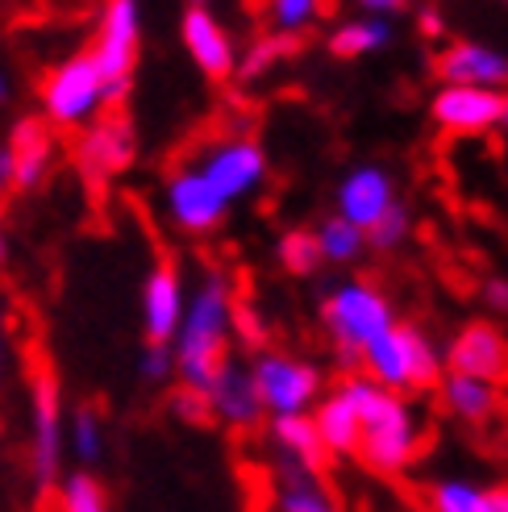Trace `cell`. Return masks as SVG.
I'll return each mask as SVG.
<instances>
[{"label": "cell", "mask_w": 508, "mask_h": 512, "mask_svg": "<svg viewBox=\"0 0 508 512\" xmlns=\"http://www.w3.org/2000/svg\"><path fill=\"white\" fill-rule=\"evenodd\" d=\"M434 75H438V84L508 92V55L500 46H488V42L454 38L434 55Z\"/></svg>", "instance_id": "cell-17"}, {"label": "cell", "mask_w": 508, "mask_h": 512, "mask_svg": "<svg viewBox=\"0 0 508 512\" xmlns=\"http://www.w3.org/2000/svg\"><path fill=\"white\" fill-rule=\"evenodd\" d=\"M38 105H42V121L50 125V130L84 134L92 121L105 117L109 96H105V80H100V67L88 55V46L71 50L67 59H59L42 75Z\"/></svg>", "instance_id": "cell-6"}, {"label": "cell", "mask_w": 508, "mask_h": 512, "mask_svg": "<svg viewBox=\"0 0 508 512\" xmlns=\"http://www.w3.org/2000/svg\"><path fill=\"white\" fill-rule=\"evenodd\" d=\"M209 413L217 425L225 429H254L263 425V400H259V388H254V375H250V363H238V358H225L221 371L213 375L209 383Z\"/></svg>", "instance_id": "cell-19"}, {"label": "cell", "mask_w": 508, "mask_h": 512, "mask_svg": "<svg viewBox=\"0 0 508 512\" xmlns=\"http://www.w3.org/2000/svg\"><path fill=\"white\" fill-rule=\"evenodd\" d=\"M438 404H442V413L454 417L459 425H488L500 413V388L488 379L446 371L438 383Z\"/></svg>", "instance_id": "cell-21"}, {"label": "cell", "mask_w": 508, "mask_h": 512, "mask_svg": "<svg viewBox=\"0 0 508 512\" xmlns=\"http://www.w3.org/2000/svg\"><path fill=\"white\" fill-rule=\"evenodd\" d=\"M0 234H5V204H0Z\"/></svg>", "instance_id": "cell-43"}, {"label": "cell", "mask_w": 508, "mask_h": 512, "mask_svg": "<svg viewBox=\"0 0 508 512\" xmlns=\"http://www.w3.org/2000/svg\"><path fill=\"white\" fill-rule=\"evenodd\" d=\"M446 371L459 375H475L488 383H508V334L496 321H467L450 334V342L442 346Z\"/></svg>", "instance_id": "cell-15"}, {"label": "cell", "mask_w": 508, "mask_h": 512, "mask_svg": "<svg viewBox=\"0 0 508 512\" xmlns=\"http://www.w3.org/2000/svg\"><path fill=\"white\" fill-rule=\"evenodd\" d=\"M9 100H13V75L5 63H0V105H9Z\"/></svg>", "instance_id": "cell-39"}, {"label": "cell", "mask_w": 508, "mask_h": 512, "mask_svg": "<svg viewBox=\"0 0 508 512\" xmlns=\"http://www.w3.org/2000/svg\"><path fill=\"white\" fill-rule=\"evenodd\" d=\"M55 512H113V500L96 471H67L55 488Z\"/></svg>", "instance_id": "cell-29"}, {"label": "cell", "mask_w": 508, "mask_h": 512, "mask_svg": "<svg viewBox=\"0 0 508 512\" xmlns=\"http://www.w3.org/2000/svg\"><path fill=\"white\" fill-rule=\"evenodd\" d=\"M5 354H9L5 350V329H0V375H5Z\"/></svg>", "instance_id": "cell-41"}, {"label": "cell", "mask_w": 508, "mask_h": 512, "mask_svg": "<svg viewBox=\"0 0 508 512\" xmlns=\"http://www.w3.org/2000/svg\"><path fill=\"white\" fill-rule=\"evenodd\" d=\"M479 300H484L488 313L508 317V275H488L484 284H479Z\"/></svg>", "instance_id": "cell-35"}, {"label": "cell", "mask_w": 508, "mask_h": 512, "mask_svg": "<svg viewBox=\"0 0 508 512\" xmlns=\"http://www.w3.org/2000/svg\"><path fill=\"white\" fill-rule=\"evenodd\" d=\"M13 192V155H9V146L0 142V196Z\"/></svg>", "instance_id": "cell-38"}, {"label": "cell", "mask_w": 508, "mask_h": 512, "mask_svg": "<svg viewBox=\"0 0 508 512\" xmlns=\"http://www.w3.org/2000/svg\"><path fill=\"white\" fill-rule=\"evenodd\" d=\"M400 204V192H396V175L384 167V163H354L346 167V175L338 179L334 188V213L346 217L354 229H367L379 225L392 209Z\"/></svg>", "instance_id": "cell-14"}, {"label": "cell", "mask_w": 508, "mask_h": 512, "mask_svg": "<svg viewBox=\"0 0 508 512\" xmlns=\"http://www.w3.org/2000/svg\"><path fill=\"white\" fill-rule=\"evenodd\" d=\"M263 17H267V25H271V34L304 38V34L313 30V25H321L325 5H321V0H271Z\"/></svg>", "instance_id": "cell-31"}, {"label": "cell", "mask_w": 508, "mask_h": 512, "mask_svg": "<svg viewBox=\"0 0 508 512\" xmlns=\"http://www.w3.org/2000/svg\"><path fill=\"white\" fill-rule=\"evenodd\" d=\"M508 92L492 88H463V84H438L425 100V117L434 130L454 138H479L504 125Z\"/></svg>", "instance_id": "cell-11"}, {"label": "cell", "mask_w": 508, "mask_h": 512, "mask_svg": "<svg viewBox=\"0 0 508 512\" xmlns=\"http://www.w3.org/2000/svg\"><path fill=\"white\" fill-rule=\"evenodd\" d=\"M180 46L188 50L192 67L213 84H230L238 75L242 46L234 42L230 25H225L209 5H188L180 13Z\"/></svg>", "instance_id": "cell-13"}, {"label": "cell", "mask_w": 508, "mask_h": 512, "mask_svg": "<svg viewBox=\"0 0 508 512\" xmlns=\"http://www.w3.org/2000/svg\"><path fill=\"white\" fill-rule=\"evenodd\" d=\"M317 321H321V334L329 338V346H334L338 363L359 367L363 350L375 338H384L400 317H396V304L384 288L371 284V279L350 275V279H338V284L321 296Z\"/></svg>", "instance_id": "cell-3"}, {"label": "cell", "mask_w": 508, "mask_h": 512, "mask_svg": "<svg viewBox=\"0 0 508 512\" xmlns=\"http://www.w3.org/2000/svg\"><path fill=\"white\" fill-rule=\"evenodd\" d=\"M334 392L354 408V417H359V425H363V450H359L363 463L371 471H379V475L409 471L417 450H421V417H417V408L404 396H396V392H384L363 371L346 375Z\"/></svg>", "instance_id": "cell-2"}, {"label": "cell", "mask_w": 508, "mask_h": 512, "mask_svg": "<svg viewBox=\"0 0 508 512\" xmlns=\"http://www.w3.org/2000/svg\"><path fill=\"white\" fill-rule=\"evenodd\" d=\"M267 442L275 450L279 463L288 467H304V471H321L325 467V446L317 438V425H313V413L309 417H279V421H267Z\"/></svg>", "instance_id": "cell-23"}, {"label": "cell", "mask_w": 508, "mask_h": 512, "mask_svg": "<svg viewBox=\"0 0 508 512\" xmlns=\"http://www.w3.org/2000/svg\"><path fill=\"white\" fill-rule=\"evenodd\" d=\"M417 34H421L425 42H446V13L434 9V5H425V9L417 13Z\"/></svg>", "instance_id": "cell-36"}, {"label": "cell", "mask_w": 508, "mask_h": 512, "mask_svg": "<svg viewBox=\"0 0 508 512\" xmlns=\"http://www.w3.org/2000/svg\"><path fill=\"white\" fill-rule=\"evenodd\" d=\"M354 9H359V13H367V17H384V21H396L404 9H409V5H404V0H359V5H354Z\"/></svg>", "instance_id": "cell-37"}, {"label": "cell", "mask_w": 508, "mask_h": 512, "mask_svg": "<svg viewBox=\"0 0 508 512\" xmlns=\"http://www.w3.org/2000/svg\"><path fill=\"white\" fill-rule=\"evenodd\" d=\"M313 234H317V250H321V263L329 267H354L367 254V234L363 229H354L346 217L338 213H329L313 225Z\"/></svg>", "instance_id": "cell-27"}, {"label": "cell", "mask_w": 508, "mask_h": 512, "mask_svg": "<svg viewBox=\"0 0 508 512\" xmlns=\"http://www.w3.org/2000/svg\"><path fill=\"white\" fill-rule=\"evenodd\" d=\"M9 155H13V192H38L46 184V175L59 163V138L55 130L42 121V113L34 117H17L9 125Z\"/></svg>", "instance_id": "cell-18"}, {"label": "cell", "mask_w": 508, "mask_h": 512, "mask_svg": "<svg viewBox=\"0 0 508 512\" xmlns=\"http://www.w3.org/2000/svg\"><path fill=\"white\" fill-rule=\"evenodd\" d=\"M396 38V25L384 17H367V13H354V17H338L325 34V50L334 59H367L388 50Z\"/></svg>", "instance_id": "cell-22"}, {"label": "cell", "mask_w": 508, "mask_h": 512, "mask_svg": "<svg viewBox=\"0 0 508 512\" xmlns=\"http://www.w3.org/2000/svg\"><path fill=\"white\" fill-rule=\"evenodd\" d=\"M234 313H238V296L221 271H205L188 288V309L180 321V334L171 342L180 388L209 392L213 375L221 371L225 358H230Z\"/></svg>", "instance_id": "cell-1"}, {"label": "cell", "mask_w": 508, "mask_h": 512, "mask_svg": "<svg viewBox=\"0 0 508 512\" xmlns=\"http://www.w3.org/2000/svg\"><path fill=\"white\" fill-rule=\"evenodd\" d=\"M75 171H80L88 184H109L121 171H130L138 159V130L125 113H105L100 121H92L88 130L75 138Z\"/></svg>", "instance_id": "cell-12"}, {"label": "cell", "mask_w": 508, "mask_h": 512, "mask_svg": "<svg viewBox=\"0 0 508 512\" xmlns=\"http://www.w3.org/2000/svg\"><path fill=\"white\" fill-rule=\"evenodd\" d=\"M5 259H9V238L0 234V263H5Z\"/></svg>", "instance_id": "cell-42"}, {"label": "cell", "mask_w": 508, "mask_h": 512, "mask_svg": "<svg viewBox=\"0 0 508 512\" xmlns=\"http://www.w3.org/2000/svg\"><path fill=\"white\" fill-rule=\"evenodd\" d=\"M313 425H317V438H321L329 458H359V450H363V425H359L354 408L338 392L321 396V404L313 408Z\"/></svg>", "instance_id": "cell-24"}, {"label": "cell", "mask_w": 508, "mask_h": 512, "mask_svg": "<svg viewBox=\"0 0 508 512\" xmlns=\"http://www.w3.org/2000/svg\"><path fill=\"white\" fill-rule=\"evenodd\" d=\"M500 130H504V134H508V113H504V125H500Z\"/></svg>", "instance_id": "cell-44"}, {"label": "cell", "mask_w": 508, "mask_h": 512, "mask_svg": "<svg viewBox=\"0 0 508 512\" xmlns=\"http://www.w3.org/2000/svg\"><path fill=\"white\" fill-rule=\"evenodd\" d=\"M359 371L375 379L384 392L409 396V392H438V383L446 375L442 346L429 338V329L417 321H396L384 338H375L363 358Z\"/></svg>", "instance_id": "cell-4"}, {"label": "cell", "mask_w": 508, "mask_h": 512, "mask_svg": "<svg viewBox=\"0 0 508 512\" xmlns=\"http://www.w3.org/2000/svg\"><path fill=\"white\" fill-rule=\"evenodd\" d=\"M159 209L167 217L171 229H180V234L188 238H205L213 234V229H221L225 221H230V204H225L213 184L205 175H200L188 159L184 163H175L167 171V179L159 184Z\"/></svg>", "instance_id": "cell-10"}, {"label": "cell", "mask_w": 508, "mask_h": 512, "mask_svg": "<svg viewBox=\"0 0 508 512\" xmlns=\"http://www.w3.org/2000/svg\"><path fill=\"white\" fill-rule=\"evenodd\" d=\"M188 163L209 179L213 192L230 204V209L242 200H254L271 179L267 150H263L259 138H250V134H221V138L200 142Z\"/></svg>", "instance_id": "cell-9"}, {"label": "cell", "mask_w": 508, "mask_h": 512, "mask_svg": "<svg viewBox=\"0 0 508 512\" xmlns=\"http://www.w3.org/2000/svg\"><path fill=\"white\" fill-rule=\"evenodd\" d=\"M171 417H175V421H184V425H209V421H213V413H209L205 392L175 388V392H171Z\"/></svg>", "instance_id": "cell-34"}, {"label": "cell", "mask_w": 508, "mask_h": 512, "mask_svg": "<svg viewBox=\"0 0 508 512\" xmlns=\"http://www.w3.org/2000/svg\"><path fill=\"white\" fill-rule=\"evenodd\" d=\"M109 429L96 404H75L67 413V458H75V471H96L105 463Z\"/></svg>", "instance_id": "cell-25"}, {"label": "cell", "mask_w": 508, "mask_h": 512, "mask_svg": "<svg viewBox=\"0 0 508 512\" xmlns=\"http://www.w3.org/2000/svg\"><path fill=\"white\" fill-rule=\"evenodd\" d=\"M88 55L100 67L109 105H121L134 88V71L142 59V5L138 0H109L96 17Z\"/></svg>", "instance_id": "cell-8"}, {"label": "cell", "mask_w": 508, "mask_h": 512, "mask_svg": "<svg viewBox=\"0 0 508 512\" xmlns=\"http://www.w3.org/2000/svg\"><path fill=\"white\" fill-rule=\"evenodd\" d=\"M142 338L155 346H171L180 334V321L188 309V284L184 271L171 259H159L142 279Z\"/></svg>", "instance_id": "cell-16"}, {"label": "cell", "mask_w": 508, "mask_h": 512, "mask_svg": "<svg viewBox=\"0 0 508 512\" xmlns=\"http://www.w3.org/2000/svg\"><path fill=\"white\" fill-rule=\"evenodd\" d=\"M275 263L284 267L288 275H296V279H309V275H317L325 263H321V250H317V234L309 225H292V229H284L279 234V242H275Z\"/></svg>", "instance_id": "cell-30"}, {"label": "cell", "mask_w": 508, "mask_h": 512, "mask_svg": "<svg viewBox=\"0 0 508 512\" xmlns=\"http://www.w3.org/2000/svg\"><path fill=\"white\" fill-rule=\"evenodd\" d=\"M300 50V38H284V34H259L246 50H242V59H238V75L234 80L238 84H259V80H267V75L284 63V59H292Z\"/></svg>", "instance_id": "cell-28"}, {"label": "cell", "mask_w": 508, "mask_h": 512, "mask_svg": "<svg viewBox=\"0 0 508 512\" xmlns=\"http://www.w3.org/2000/svg\"><path fill=\"white\" fill-rule=\"evenodd\" d=\"M429 512H492V488L467 475H438L425 483Z\"/></svg>", "instance_id": "cell-26"}, {"label": "cell", "mask_w": 508, "mask_h": 512, "mask_svg": "<svg viewBox=\"0 0 508 512\" xmlns=\"http://www.w3.org/2000/svg\"><path fill=\"white\" fill-rule=\"evenodd\" d=\"M250 375H254V388H259L267 421L309 417L325 396V371L313 363V358H300V354L279 350V346H263L254 354Z\"/></svg>", "instance_id": "cell-7"}, {"label": "cell", "mask_w": 508, "mask_h": 512, "mask_svg": "<svg viewBox=\"0 0 508 512\" xmlns=\"http://www.w3.org/2000/svg\"><path fill=\"white\" fill-rule=\"evenodd\" d=\"M67 463V404L63 383L50 367H38L30 379V442H25V467H30L34 496H55Z\"/></svg>", "instance_id": "cell-5"}, {"label": "cell", "mask_w": 508, "mask_h": 512, "mask_svg": "<svg viewBox=\"0 0 508 512\" xmlns=\"http://www.w3.org/2000/svg\"><path fill=\"white\" fill-rule=\"evenodd\" d=\"M138 379L150 383V388H167V383H175V350L171 346H155V342H142V350H138Z\"/></svg>", "instance_id": "cell-33"}, {"label": "cell", "mask_w": 508, "mask_h": 512, "mask_svg": "<svg viewBox=\"0 0 508 512\" xmlns=\"http://www.w3.org/2000/svg\"><path fill=\"white\" fill-rule=\"evenodd\" d=\"M271 508L275 512H342L321 471L275 463L271 471Z\"/></svg>", "instance_id": "cell-20"}, {"label": "cell", "mask_w": 508, "mask_h": 512, "mask_svg": "<svg viewBox=\"0 0 508 512\" xmlns=\"http://www.w3.org/2000/svg\"><path fill=\"white\" fill-rule=\"evenodd\" d=\"M492 512H508V483L504 488H492Z\"/></svg>", "instance_id": "cell-40"}, {"label": "cell", "mask_w": 508, "mask_h": 512, "mask_svg": "<svg viewBox=\"0 0 508 512\" xmlns=\"http://www.w3.org/2000/svg\"><path fill=\"white\" fill-rule=\"evenodd\" d=\"M409 238H413V209L400 200V204H396V209H392L384 221L367 229V250L396 254L400 246H409Z\"/></svg>", "instance_id": "cell-32"}]
</instances>
